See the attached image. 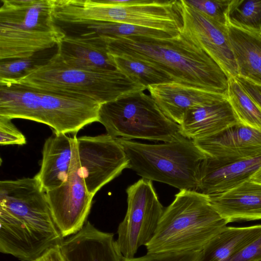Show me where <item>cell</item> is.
I'll list each match as a JSON object with an SVG mask.
<instances>
[{
	"label": "cell",
	"mask_w": 261,
	"mask_h": 261,
	"mask_svg": "<svg viewBox=\"0 0 261 261\" xmlns=\"http://www.w3.org/2000/svg\"><path fill=\"white\" fill-rule=\"evenodd\" d=\"M64 240L34 176L0 181V251L34 261Z\"/></svg>",
	"instance_id": "obj_1"
},
{
	"label": "cell",
	"mask_w": 261,
	"mask_h": 261,
	"mask_svg": "<svg viewBox=\"0 0 261 261\" xmlns=\"http://www.w3.org/2000/svg\"><path fill=\"white\" fill-rule=\"evenodd\" d=\"M57 47L59 57L70 66L94 70L117 69L107 46L88 38L66 35Z\"/></svg>",
	"instance_id": "obj_20"
},
{
	"label": "cell",
	"mask_w": 261,
	"mask_h": 261,
	"mask_svg": "<svg viewBox=\"0 0 261 261\" xmlns=\"http://www.w3.org/2000/svg\"><path fill=\"white\" fill-rule=\"evenodd\" d=\"M245 90L251 92L261 98V86L256 85L240 76L236 77Z\"/></svg>",
	"instance_id": "obj_33"
},
{
	"label": "cell",
	"mask_w": 261,
	"mask_h": 261,
	"mask_svg": "<svg viewBox=\"0 0 261 261\" xmlns=\"http://www.w3.org/2000/svg\"><path fill=\"white\" fill-rule=\"evenodd\" d=\"M250 180L261 184V167H260L250 177Z\"/></svg>",
	"instance_id": "obj_34"
},
{
	"label": "cell",
	"mask_w": 261,
	"mask_h": 261,
	"mask_svg": "<svg viewBox=\"0 0 261 261\" xmlns=\"http://www.w3.org/2000/svg\"><path fill=\"white\" fill-rule=\"evenodd\" d=\"M184 35L203 49L225 72L229 78L238 76L228 26L197 10L185 0L179 1Z\"/></svg>",
	"instance_id": "obj_12"
},
{
	"label": "cell",
	"mask_w": 261,
	"mask_h": 261,
	"mask_svg": "<svg viewBox=\"0 0 261 261\" xmlns=\"http://www.w3.org/2000/svg\"><path fill=\"white\" fill-rule=\"evenodd\" d=\"M201 255L200 250L147 253L138 257H123V261H200Z\"/></svg>",
	"instance_id": "obj_29"
},
{
	"label": "cell",
	"mask_w": 261,
	"mask_h": 261,
	"mask_svg": "<svg viewBox=\"0 0 261 261\" xmlns=\"http://www.w3.org/2000/svg\"><path fill=\"white\" fill-rule=\"evenodd\" d=\"M226 96L239 122L261 131V108L236 77L229 79Z\"/></svg>",
	"instance_id": "obj_24"
},
{
	"label": "cell",
	"mask_w": 261,
	"mask_h": 261,
	"mask_svg": "<svg viewBox=\"0 0 261 261\" xmlns=\"http://www.w3.org/2000/svg\"><path fill=\"white\" fill-rule=\"evenodd\" d=\"M261 237V224L227 226L202 250L200 261H228Z\"/></svg>",
	"instance_id": "obj_22"
},
{
	"label": "cell",
	"mask_w": 261,
	"mask_h": 261,
	"mask_svg": "<svg viewBox=\"0 0 261 261\" xmlns=\"http://www.w3.org/2000/svg\"><path fill=\"white\" fill-rule=\"evenodd\" d=\"M246 91L251 97V98L256 102V103L259 106V107L261 108V98H259L258 96H257L255 94H254L251 92L247 91Z\"/></svg>",
	"instance_id": "obj_35"
},
{
	"label": "cell",
	"mask_w": 261,
	"mask_h": 261,
	"mask_svg": "<svg viewBox=\"0 0 261 261\" xmlns=\"http://www.w3.org/2000/svg\"><path fill=\"white\" fill-rule=\"evenodd\" d=\"M261 259V237L248 245L228 261H258Z\"/></svg>",
	"instance_id": "obj_31"
},
{
	"label": "cell",
	"mask_w": 261,
	"mask_h": 261,
	"mask_svg": "<svg viewBox=\"0 0 261 261\" xmlns=\"http://www.w3.org/2000/svg\"><path fill=\"white\" fill-rule=\"evenodd\" d=\"M98 122L114 138L165 142L180 134L179 125L166 116L151 96L144 91L101 104Z\"/></svg>",
	"instance_id": "obj_8"
},
{
	"label": "cell",
	"mask_w": 261,
	"mask_h": 261,
	"mask_svg": "<svg viewBox=\"0 0 261 261\" xmlns=\"http://www.w3.org/2000/svg\"><path fill=\"white\" fill-rule=\"evenodd\" d=\"M77 145L81 172L88 192L93 197L128 168L122 146L107 134L77 137Z\"/></svg>",
	"instance_id": "obj_11"
},
{
	"label": "cell",
	"mask_w": 261,
	"mask_h": 261,
	"mask_svg": "<svg viewBox=\"0 0 261 261\" xmlns=\"http://www.w3.org/2000/svg\"><path fill=\"white\" fill-rule=\"evenodd\" d=\"M238 76L261 86V35L228 25Z\"/></svg>",
	"instance_id": "obj_21"
},
{
	"label": "cell",
	"mask_w": 261,
	"mask_h": 261,
	"mask_svg": "<svg viewBox=\"0 0 261 261\" xmlns=\"http://www.w3.org/2000/svg\"><path fill=\"white\" fill-rule=\"evenodd\" d=\"M147 89L164 114L178 125L189 110L227 99L225 94L173 82L150 86Z\"/></svg>",
	"instance_id": "obj_14"
},
{
	"label": "cell",
	"mask_w": 261,
	"mask_h": 261,
	"mask_svg": "<svg viewBox=\"0 0 261 261\" xmlns=\"http://www.w3.org/2000/svg\"><path fill=\"white\" fill-rule=\"evenodd\" d=\"M194 142L206 156L203 161L214 166L261 155V131L240 123L219 134Z\"/></svg>",
	"instance_id": "obj_13"
},
{
	"label": "cell",
	"mask_w": 261,
	"mask_h": 261,
	"mask_svg": "<svg viewBox=\"0 0 261 261\" xmlns=\"http://www.w3.org/2000/svg\"><path fill=\"white\" fill-rule=\"evenodd\" d=\"M12 119L0 116V144L1 145L26 144L24 135L14 125Z\"/></svg>",
	"instance_id": "obj_30"
},
{
	"label": "cell",
	"mask_w": 261,
	"mask_h": 261,
	"mask_svg": "<svg viewBox=\"0 0 261 261\" xmlns=\"http://www.w3.org/2000/svg\"><path fill=\"white\" fill-rule=\"evenodd\" d=\"M128 160V168L143 178L182 190H197L202 162L206 158L193 140L181 134L170 141L146 144L116 138Z\"/></svg>",
	"instance_id": "obj_6"
},
{
	"label": "cell",
	"mask_w": 261,
	"mask_h": 261,
	"mask_svg": "<svg viewBox=\"0 0 261 261\" xmlns=\"http://www.w3.org/2000/svg\"><path fill=\"white\" fill-rule=\"evenodd\" d=\"M261 167V155L235 161L220 166L202 162L197 191L207 195L229 190L251 176Z\"/></svg>",
	"instance_id": "obj_18"
},
{
	"label": "cell",
	"mask_w": 261,
	"mask_h": 261,
	"mask_svg": "<svg viewBox=\"0 0 261 261\" xmlns=\"http://www.w3.org/2000/svg\"><path fill=\"white\" fill-rule=\"evenodd\" d=\"M0 60L31 57L66 36L54 16L55 0H2Z\"/></svg>",
	"instance_id": "obj_5"
},
{
	"label": "cell",
	"mask_w": 261,
	"mask_h": 261,
	"mask_svg": "<svg viewBox=\"0 0 261 261\" xmlns=\"http://www.w3.org/2000/svg\"><path fill=\"white\" fill-rule=\"evenodd\" d=\"M71 157V137L54 133L46 139L41 167L35 176L45 192L59 187L66 180Z\"/></svg>",
	"instance_id": "obj_19"
},
{
	"label": "cell",
	"mask_w": 261,
	"mask_h": 261,
	"mask_svg": "<svg viewBox=\"0 0 261 261\" xmlns=\"http://www.w3.org/2000/svg\"><path fill=\"white\" fill-rule=\"evenodd\" d=\"M60 247L67 261H123L114 234L98 229L89 221L64 239Z\"/></svg>",
	"instance_id": "obj_15"
},
{
	"label": "cell",
	"mask_w": 261,
	"mask_h": 261,
	"mask_svg": "<svg viewBox=\"0 0 261 261\" xmlns=\"http://www.w3.org/2000/svg\"><path fill=\"white\" fill-rule=\"evenodd\" d=\"M211 205L208 196L182 190L164 209L147 253L202 251L228 224Z\"/></svg>",
	"instance_id": "obj_4"
},
{
	"label": "cell",
	"mask_w": 261,
	"mask_h": 261,
	"mask_svg": "<svg viewBox=\"0 0 261 261\" xmlns=\"http://www.w3.org/2000/svg\"><path fill=\"white\" fill-rule=\"evenodd\" d=\"M258 261H261V259H260V260H258Z\"/></svg>",
	"instance_id": "obj_36"
},
{
	"label": "cell",
	"mask_w": 261,
	"mask_h": 261,
	"mask_svg": "<svg viewBox=\"0 0 261 261\" xmlns=\"http://www.w3.org/2000/svg\"><path fill=\"white\" fill-rule=\"evenodd\" d=\"M105 40L111 55L149 64L173 82L226 95L229 79L227 74L181 33L167 38L131 36Z\"/></svg>",
	"instance_id": "obj_2"
},
{
	"label": "cell",
	"mask_w": 261,
	"mask_h": 261,
	"mask_svg": "<svg viewBox=\"0 0 261 261\" xmlns=\"http://www.w3.org/2000/svg\"><path fill=\"white\" fill-rule=\"evenodd\" d=\"M186 3L217 22L228 26L227 13L231 0H190Z\"/></svg>",
	"instance_id": "obj_28"
},
{
	"label": "cell",
	"mask_w": 261,
	"mask_h": 261,
	"mask_svg": "<svg viewBox=\"0 0 261 261\" xmlns=\"http://www.w3.org/2000/svg\"><path fill=\"white\" fill-rule=\"evenodd\" d=\"M228 223L261 220V184L248 179L225 192L208 195Z\"/></svg>",
	"instance_id": "obj_16"
},
{
	"label": "cell",
	"mask_w": 261,
	"mask_h": 261,
	"mask_svg": "<svg viewBox=\"0 0 261 261\" xmlns=\"http://www.w3.org/2000/svg\"><path fill=\"white\" fill-rule=\"evenodd\" d=\"M110 55L118 70L147 89L150 86L172 82L169 75L149 64L132 58Z\"/></svg>",
	"instance_id": "obj_26"
},
{
	"label": "cell",
	"mask_w": 261,
	"mask_h": 261,
	"mask_svg": "<svg viewBox=\"0 0 261 261\" xmlns=\"http://www.w3.org/2000/svg\"><path fill=\"white\" fill-rule=\"evenodd\" d=\"M228 25L261 35V0H231Z\"/></svg>",
	"instance_id": "obj_27"
},
{
	"label": "cell",
	"mask_w": 261,
	"mask_h": 261,
	"mask_svg": "<svg viewBox=\"0 0 261 261\" xmlns=\"http://www.w3.org/2000/svg\"><path fill=\"white\" fill-rule=\"evenodd\" d=\"M100 104L87 97L30 86L0 84V116L46 124L56 134H76L98 121Z\"/></svg>",
	"instance_id": "obj_3"
},
{
	"label": "cell",
	"mask_w": 261,
	"mask_h": 261,
	"mask_svg": "<svg viewBox=\"0 0 261 261\" xmlns=\"http://www.w3.org/2000/svg\"><path fill=\"white\" fill-rule=\"evenodd\" d=\"M127 211L119 224L116 245L123 257H135L154 236L164 208L152 181L142 178L128 187Z\"/></svg>",
	"instance_id": "obj_9"
},
{
	"label": "cell",
	"mask_w": 261,
	"mask_h": 261,
	"mask_svg": "<svg viewBox=\"0 0 261 261\" xmlns=\"http://www.w3.org/2000/svg\"><path fill=\"white\" fill-rule=\"evenodd\" d=\"M72 157L66 180L46 191L54 220L64 238L79 231L87 222L93 196L88 191L80 170L76 134L71 137Z\"/></svg>",
	"instance_id": "obj_10"
},
{
	"label": "cell",
	"mask_w": 261,
	"mask_h": 261,
	"mask_svg": "<svg viewBox=\"0 0 261 261\" xmlns=\"http://www.w3.org/2000/svg\"><path fill=\"white\" fill-rule=\"evenodd\" d=\"M34 261H67L61 249L57 247L47 251Z\"/></svg>",
	"instance_id": "obj_32"
},
{
	"label": "cell",
	"mask_w": 261,
	"mask_h": 261,
	"mask_svg": "<svg viewBox=\"0 0 261 261\" xmlns=\"http://www.w3.org/2000/svg\"><path fill=\"white\" fill-rule=\"evenodd\" d=\"M12 83L87 97L100 105L147 89L117 69L94 70L70 66L61 59L57 53L46 64Z\"/></svg>",
	"instance_id": "obj_7"
},
{
	"label": "cell",
	"mask_w": 261,
	"mask_h": 261,
	"mask_svg": "<svg viewBox=\"0 0 261 261\" xmlns=\"http://www.w3.org/2000/svg\"><path fill=\"white\" fill-rule=\"evenodd\" d=\"M239 122L227 100L189 110L179 124L180 133L192 140L206 139Z\"/></svg>",
	"instance_id": "obj_17"
},
{
	"label": "cell",
	"mask_w": 261,
	"mask_h": 261,
	"mask_svg": "<svg viewBox=\"0 0 261 261\" xmlns=\"http://www.w3.org/2000/svg\"><path fill=\"white\" fill-rule=\"evenodd\" d=\"M61 28L67 35L95 37L102 39L131 36L167 38L176 36L162 30L111 21L62 23Z\"/></svg>",
	"instance_id": "obj_23"
},
{
	"label": "cell",
	"mask_w": 261,
	"mask_h": 261,
	"mask_svg": "<svg viewBox=\"0 0 261 261\" xmlns=\"http://www.w3.org/2000/svg\"><path fill=\"white\" fill-rule=\"evenodd\" d=\"M57 46L23 58L1 60L0 84L15 82L46 64L57 53Z\"/></svg>",
	"instance_id": "obj_25"
}]
</instances>
